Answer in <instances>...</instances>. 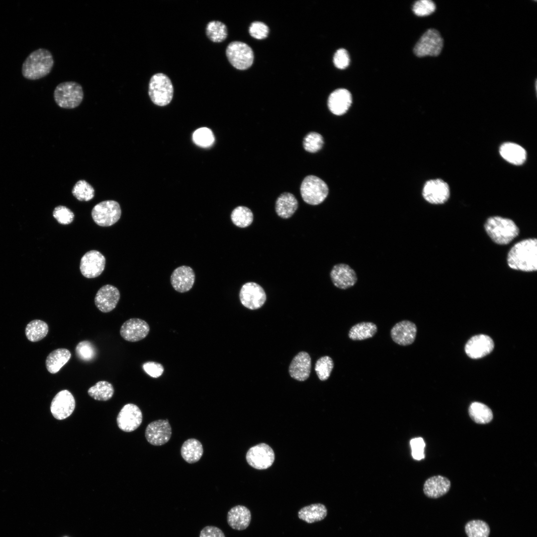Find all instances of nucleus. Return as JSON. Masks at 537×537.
<instances>
[{"label":"nucleus","instance_id":"a211bd4d","mask_svg":"<svg viewBox=\"0 0 537 537\" xmlns=\"http://www.w3.org/2000/svg\"><path fill=\"white\" fill-rule=\"evenodd\" d=\"M330 277L333 284L341 289H347L353 286L357 282L356 271L349 265L340 263L335 265L330 272Z\"/></svg>","mask_w":537,"mask_h":537},{"label":"nucleus","instance_id":"20e7f679","mask_svg":"<svg viewBox=\"0 0 537 537\" xmlns=\"http://www.w3.org/2000/svg\"><path fill=\"white\" fill-rule=\"evenodd\" d=\"M84 98L82 86L75 82L61 83L57 85L54 91V98L58 106L71 109L78 106Z\"/></svg>","mask_w":537,"mask_h":537},{"label":"nucleus","instance_id":"4468645a","mask_svg":"<svg viewBox=\"0 0 537 537\" xmlns=\"http://www.w3.org/2000/svg\"><path fill=\"white\" fill-rule=\"evenodd\" d=\"M142 413L136 405L128 403L125 405L118 413L116 421L118 427L125 432L136 430L142 422Z\"/></svg>","mask_w":537,"mask_h":537},{"label":"nucleus","instance_id":"f03ea898","mask_svg":"<svg viewBox=\"0 0 537 537\" xmlns=\"http://www.w3.org/2000/svg\"><path fill=\"white\" fill-rule=\"evenodd\" d=\"M54 60L51 52L43 48L38 49L31 53L23 63L22 74L29 80L42 78L52 70Z\"/></svg>","mask_w":537,"mask_h":537},{"label":"nucleus","instance_id":"6ab92c4d","mask_svg":"<svg viewBox=\"0 0 537 537\" xmlns=\"http://www.w3.org/2000/svg\"><path fill=\"white\" fill-rule=\"evenodd\" d=\"M119 299L118 289L113 285L106 284L97 291L94 298V303L99 311L107 313L116 307Z\"/></svg>","mask_w":537,"mask_h":537},{"label":"nucleus","instance_id":"f704fd0d","mask_svg":"<svg viewBox=\"0 0 537 537\" xmlns=\"http://www.w3.org/2000/svg\"><path fill=\"white\" fill-rule=\"evenodd\" d=\"M25 335L31 342H38L43 339L48 332L47 324L40 320L30 322L25 328Z\"/></svg>","mask_w":537,"mask_h":537},{"label":"nucleus","instance_id":"58836bf2","mask_svg":"<svg viewBox=\"0 0 537 537\" xmlns=\"http://www.w3.org/2000/svg\"><path fill=\"white\" fill-rule=\"evenodd\" d=\"M73 195L80 201H88L94 196V189L88 182L84 179L78 181L72 190Z\"/></svg>","mask_w":537,"mask_h":537},{"label":"nucleus","instance_id":"7c9ffc66","mask_svg":"<svg viewBox=\"0 0 537 537\" xmlns=\"http://www.w3.org/2000/svg\"><path fill=\"white\" fill-rule=\"evenodd\" d=\"M180 453L185 461L189 463H193L201 457L203 453V447L198 440L189 439L183 443Z\"/></svg>","mask_w":537,"mask_h":537},{"label":"nucleus","instance_id":"6e6552de","mask_svg":"<svg viewBox=\"0 0 537 537\" xmlns=\"http://www.w3.org/2000/svg\"><path fill=\"white\" fill-rule=\"evenodd\" d=\"M121 210L119 204L114 200H105L95 205L92 209L91 216L95 223L102 227L110 226L120 218Z\"/></svg>","mask_w":537,"mask_h":537},{"label":"nucleus","instance_id":"8fccbe9b","mask_svg":"<svg viewBox=\"0 0 537 537\" xmlns=\"http://www.w3.org/2000/svg\"><path fill=\"white\" fill-rule=\"evenodd\" d=\"M143 368L146 373L154 378L159 377L164 372L163 365L154 361H148L144 363Z\"/></svg>","mask_w":537,"mask_h":537},{"label":"nucleus","instance_id":"de8ad7c7","mask_svg":"<svg viewBox=\"0 0 537 537\" xmlns=\"http://www.w3.org/2000/svg\"><path fill=\"white\" fill-rule=\"evenodd\" d=\"M249 31L253 37L257 39H263L267 37L268 28L265 23L256 21L251 24Z\"/></svg>","mask_w":537,"mask_h":537},{"label":"nucleus","instance_id":"bb28decb","mask_svg":"<svg viewBox=\"0 0 537 537\" xmlns=\"http://www.w3.org/2000/svg\"><path fill=\"white\" fill-rule=\"evenodd\" d=\"M298 207V202L294 195L289 192H284L277 198L275 210L280 218L288 219L293 215Z\"/></svg>","mask_w":537,"mask_h":537},{"label":"nucleus","instance_id":"4c0bfd02","mask_svg":"<svg viewBox=\"0 0 537 537\" xmlns=\"http://www.w3.org/2000/svg\"><path fill=\"white\" fill-rule=\"evenodd\" d=\"M465 531L468 537H488L490 530L489 525L485 522L474 520L466 524Z\"/></svg>","mask_w":537,"mask_h":537},{"label":"nucleus","instance_id":"2f4dec72","mask_svg":"<svg viewBox=\"0 0 537 537\" xmlns=\"http://www.w3.org/2000/svg\"><path fill=\"white\" fill-rule=\"evenodd\" d=\"M376 325L372 322H361L353 326L349 333V338L354 341H360L372 337L377 332Z\"/></svg>","mask_w":537,"mask_h":537},{"label":"nucleus","instance_id":"dca6fc26","mask_svg":"<svg viewBox=\"0 0 537 537\" xmlns=\"http://www.w3.org/2000/svg\"><path fill=\"white\" fill-rule=\"evenodd\" d=\"M172 435V428L168 419L158 420L151 422L146 427L145 437L154 446L167 443Z\"/></svg>","mask_w":537,"mask_h":537},{"label":"nucleus","instance_id":"72a5a7b5","mask_svg":"<svg viewBox=\"0 0 537 537\" xmlns=\"http://www.w3.org/2000/svg\"><path fill=\"white\" fill-rule=\"evenodd\" d=\"M114 390L112 385L106 381H98L88 390L89 395L98 401H107L111 398Z\"/></svg>","mask_w":537,"mask_h":537},{"label":"nucleus","instance_id":"f3484780","mask_svg":"<svg viewBox=\"0 0 537 537\" xmlns=\"http://www.w3.org/2000/svg\"><path fill=\"white\" fill-rule=\"evenodd\" d=\"M149 331V326L146 321L133 318L123 323L120 329V334L125 340L135 342L144 339Z\"/></svg>","mask_w":537,"mask_h":537},{"label":"nucleus","instance_id":"7ed1b4c3","mask_svg":"<svg viewBox=\"0 0 537 537\" xmlns=\"http://www.w3.org/2000/svg\"><path fill=\"white\" fill-rule=\"evenodd\" d=\"M484 228L492 241L499 245L510 243L519 233V229L513 220L500 216L488 218Z\"/></svg>","mask_w":537,"mask_h":537},{"label":"nucleus","instance_id":"c85d7f7f","mask_svg":"<svg viewBox=\"0 0 537 537\" xmlns=\"http://www.w3.org/2000/svg\"><path fill=\"white\" fill-rule=\"evenodd\" d=\"M71 357V352L67 349L60 348L54 350L46 358L45 364L47 369L52 374L58 372L69 361Z\"/></svg>","mask_w":537,"mask_h":537},{"label":"nucleus","instance_id":"4be33fe9","mask_svg":"<svg viewBox=\"0 0 537 537\" xmlns=\"http://www.w3.org/2000/svg\"><path fill=\"white\" fill-rule=\"evenodd\" d=\"M195 281V273L190 267L182 266L176 268L171 276V282L178 292L183 293L192 287Z\"/></svg>","mask_w":537,"mask_h":537},{"label":"nucleus","instance_id":"a878e982","mask_svg":"<svg viewBox=\"0 0 537 537\" xmlns=\"http://www.w3.org/2000/svg\"><path fill=\"white\" fill-rule=\"evenodd\" d=\"M227 523L233 529L242 531L247 529L251 520V512L243 505L232 508L227 514Z\"/></svg>","mask_w":537,"mask_h":537},{"label":"nucleus","instance_id":"393cba45","mask_svg":"<svg viewBox=\"0 0 537 537\" xmlns=\"http://www.w3.org/2000/svg\"><path fill=\"white\" fill-rule=\"evenodd\" d=\"M450 482L446 477L437 475L427 479L424 484L423 491L430 498H438L446 494L449 490Z\"/></svg>","mask_w":537,"mask_h":537},{"label":"nucleus","instance_id":"9d476101","mask_svg":"<svg viewBox=\"0 0 537 537\" xmlns=\"http://www.w3.org/2000/svg\"><path fill=\"white\" fill-rule=\"evenodd\" d=\"M239 298L242 304L250 310L260 308L267 300L264 288L254 282H248L242 286Z\"/></svg>","mask_w":537,"mask_h":537},{"label":"nucleus","instance_id":"37998d69","mask_svg":"<svg viewBox=\"0 0 537 537\" xmlns=\"http://www.w3.org/2000/svg\"><path fill=\"white\" fill-rule=\"evenodd\" d=\"M192 138L196 145L203 147L210 146L214 141L211 130L206 127L200 128L195 131Z\"/></svg>","mask_w":537,"mask_h":537},{"label":"nucleus","instance_id":"2eb2a0df","mask_svg":"<svg viewBox=\"0 0 537 537\" xmlns=\"http://www.w3.org/2000/svg\"><path fill=\"white\" fill-rule=\"evenodd\" d=\"M105 265L104 256L96 250L87 252L81 258L80 268L83 275L89 278L98 276Z\"/></svg>","mask_w":537,"mask_h":537},{"label":"nucleus","instance_id":"09e8293b","mask_svg":"<svg viewBox=\"0 0 537 537\" xmlns=\"http://www.w3.org/2000/svg\"><path fill=\"white\" fill-rule=\"evenodd\" d=\"M333 62L338 69L347 68L350 64V57L347 51L343 48L338 50L334 56Z\"/></svg>","mask_w":537,"mask_h":537},{"label":"nucleus","instance_id":"473e14b6","mask_svg":"<svg viewBox=\"0 0 537 537\" xmlns=\"http://www.w3.org/2000/svg\"><path fill=\"white\" fill-rule=\"evenodd\" d=\"M468 412L472 420L478 424L488 423L491 422L493 417V413L489 407L478 402H474L470 404Z\"/></svg>","mask_w":537,"mask_h":537},{"label":"nucleus","instance_id":"5701e85b","mask_svg":"<svg viewBox=\"0 0 537 537\" xmlns=\"http://www.w3.org/2000/svg\"><path fill=\"white\" fill-rule=\"evenodd\" d=\"M311 366L309 355L305 352H300L292 360L289 367V373L292 378L297 380L305 381L310 376Z\"/></svg>","mask_w":537,"mask_h":537},{"label":"nucleus","instance_id":"c756f323","mask_svg":"<svg viewBox=\"0 0 537 537\" xmlns=\"http://www.w3.org/2000/svg\"><path fill=\"white\" fill-rule=\"evenodd\" d=\"M327 515L326 506L320 503L305 506L298 512L299 519L307 523L312 524L323 520Z\"/></svg>","mask_w":537,"mask_h":537},{"label":"nucleus","instance_id":"b1692460","mask_svg":"<svg viewBox=\"0 0 537 537\" xmlns=\"http://www.w3.org/2000/svg\"><path fill=\"white\" fill-rule=\"evenodd\" d=\"M352 102L351 93L346 89H339L332 92L328 99V106L330 111L336 115L345 114Z\"/></svg>","mask_w":537,"mask_h":537},{"label":"nucleus","instance_id":"9b49d317","mask_svg":"<svg viewBox=\"0 0 537 537\" xmlns=\"http://www.w3.org/2000/svg\"><path fill=\"white\" fill-rule=\"evenodd\" d=\"M246 460L252 467L257 469H265L272 464L274 460V453L268 445L261 443L248 450Z\"/></svg>","mask_w":537,"mask_h":537},{"label":"nucleus","instance_id":"0eeeda50","mask_svg":"<svg viewBox=\"0 0 537 537\" xmlns=\"http://www.w3.org/2000/svg\"><path fill=\"white\" fill-rule=\"evenodd\" d=\"M443 45L444 40L439 32L435 29L430 28L417 42L414 52L419 57L437 56L441 53Z\"/></svg>","mask_w":537,"mask_h":537},{"label":"nucleus","instance_id":"1a4fd4ad","mask_svg":"<svg viewBox=\"0 0 537 537\" xmlns=\"http://www.w3.org/2000/svg\"><path fill=\"white\" fill-rule=\"evenodd\" d=\"M226 54L230 64L238 70H246L253 63L252 49L247 44L242 42L233 41L229 43L226 48Z\"/></svg>","mask_w":537,"mask_h":537},{"label":"nucleus","instance_id":"ea45409f","mask_svg":"<svg viewBox=\"0 0 537 537\" xmlns=\"http://www.w3.org/2000/svg\"><path fill=\"white\" fill-rule=\"evenodd\" d=\"M334 367L332 359L326 356L319 358L315 364V370L319 379L325 381L330 377Z\"/></svg>","mask_w":537,"mask_h":537},{"label":"nucleus","instance_id":"412c9836","mask_svg":"<svg viewBox=\"0 0 537 537\" xmlns=\"http://www.w3.org/2000/svg\"><path fill=\"white\" fill-rule=\"evenodd\" d=\"M417 334L416 325L408 320L396 323L391 329L390 335L393 341L401 346H408L415 341Z\"/></svg>","mask_w":537,"mask_h":537},{"label":"nucleus","instance_id":"aec40b11","mask_svg":"<svg viewBox=\"0 0 537 537\" xmlns=\"http://www.w3.org/2000/svg\"><path fill=\"white\" fill-rule=\"evenodd\" d=\"M494 342L488 336L480 334L472 337L467 342L465 351L472 358H479L490 354L494 349Z\"/></svg>","mask_w":537,"mask_h":537},{"label":"nucleus","instance_id":"f8f14e48","mask_svg":"<svg viewBox=\"0 0 537 537\" xmlns=\"http://www.w3.org/2000/svg\"><path fill=\"white\" fill-rule=\"evenodd\" d=\"M76 402L72 394L68 390L59 392L53 398L50 406L52 415L57 420L69 417L74 412Z\"/></svg>","mask_w":537,"mask_h":537},{"label":"nucleus","instance_id":"f257e3e1","mask_svg":"<svg viewBox=\"0 0 537 537\" xmlns=\"http://www.w3.org/2000/svg\"><path fill=\"white\" fill-rule=\"evenodd\" d=\"M509 267L514 269L530 272L537 270V240L527 239L516 243L507 256Z\"/></svg>","mask_w":537,"mask_h":537},{"label":"nucleus","instance_id":"423d86ee","mask_svg":"<svg viewBox=\"0 0 537 537\" xmlns=\"http://www.w3.org/2000/svg\"><path fill=\"white\" fill-rule=\"evenodd\" d=\"M300 190L303 200L312 205L322 203L329 193V188L326 183L313 175L306 176L304 179Z\"/></svg>","mask_w":537,"mask_h":537},{"label":"nucleus","instance_id":"c9c22d12","mask_svg":"<svg viewBox=\"0 0 537 537\" xmlns=\"http://www.w3.org/2000/svg\"><path fill=\"white\" fill-rule=\"evenodd\" d=\"M231 219L233 223L236 226L240 228H246L253 222L254 215L251 209L247 207L239 206L232 211Z\"/></svg>","mask_w":537,"mask_h":537},{"label":"nucleus","instance_id":"49530a36","mask_svg":"<svg viewBox=\"0 0 537 537\" xmlns=\"http://www.w3.org/2000/svg\"><path fill=\"white\" fill-rule=\"evenodd\" d=\"M410 444L413 458L417 460L424 458V448L426 445L423 439L421 437L413 438L410 440Z\"/></svg>","mask_w":537,"mask_h":537},{"label":"nucleus","instance_id":"e433bc0d","mask_svg":"<svg viewBox=\"0 0 537 537\" xmlns=\"http://www.w3.org/2000/svg\"><path fill=\"white\" fill-rule=\"evenodd\" d=\"M206 33L211 41L219 43L227 38V28L224 23L219 21L213 20L207 24Z\"/></svg>","mask_w":537,"mask_h":537},{"label":"nucleus","instance_id":"ddd939ff","mask_svg":"<svg viewBox=\"0 0 537 537\" xmlns=\"http://www.w3.org/2000/svg\"><path fill=\"white\" fill-rule=\"evenodd\" d=\"M449 194L448 185L441 179L428 180L422 190V195L425 200L434 204L445 203L448 200Z\"/></svg>","mask_w":537,"mask_h":537},{"label":"nucleus","instance_id":"39448f33","mask_svg":"<svg viewBox=\"0 0 537 537\" xmlns=\"http://www.w3.org/2000/svg\"><path fill=\"white\" fill-rule=\"evenodd\" d=\"M148 93L152 101L157 105L163 106L172 100L174 88L171 80L165 74L157 73L150 79Z\"/></svg>","mask_w":537,"mask_h":537},{"label":"nucleus","instance_id":"a18cd8bd","mask_svg":"<svg viewBox=\"0 0 537 537\" xmlns=\"http://www.w3.org/2000/svg\"><path fill=\"white\" fill-rule=\"evenodd\" d=\"M53 216L60 224L63 225L72 223L75 216L74 213L70 209L62 205L54 208Z\"/></svg>","mask_w":537,"mask_h":537},{"label":"nucleus","instance_id":"79ce46f5","mask_svg":"<svg viewBox=\"0 0 537 537\" xmlns=\"http://www.w3.org/2000/svg\"><path fill=\"white\" fill-rule=\"evenodd\" d=\"M77 356L84 361H90L96 354V349L93 345L88 341L79 342L75 349Z\"/></svg>","mask_w":537,"mask_h":537},{"label":"nucleus","instance_id":"a19ab883","mask_svg":"<svg viewBox=\"0 0 537 537\" xmlns=\"http://www.w3.org/2000/svg\"><path fill=\"white\" fill-rule=\"evenodd\" d=\"M324 144L322 136L315 132H311L307 134L303 140L304 149L310 153H316L321 150Z\"/></svg>","mask_w":537,"mask_h":537},{"label":"nucleus","instance_id":"cd10ccee","mask_svg":"<svg viewBox=\"0 0 537 537\" xmlns=\"http://www.w3.org/2000/svg\"><path fill=\"white\" fill-rule=\"evenodd\" d=\"M499 153L508 162L515 165L523 164L526 159L527 153L520 145L511 142L503 143L500 147Z\"/></svg>","mask_w":537,"mask_h":537},{"label":"nucleus","instance_id":"c03bdc74","mask_svg":"<svg viewBox=\"0 0 537 537\" xmlns=\"http://www.w3.org/2000/svg\"><path fill=\"white\" fill-rule=\"evenodd\" d=\"M436 7L435 3L431 0H420L414 3L412 9L416 15L424 16L433 13Z\"/></svg>","mask_w":537,"mask_h":537},{"label":"nucleus","instance_id":"3c124183","mask_svg":"<svg viewBox=\"0 0 537 537\" xmlns=\"http://www.w3.org/2000/svg\"><path fill=\"white\" fill-rule=\"evenodd\" d=\"M199 537H225L223 532L217 527L208 526L200 532Z\"/></svg>","mask_w":537,"mask_h":537}]
</instances>
